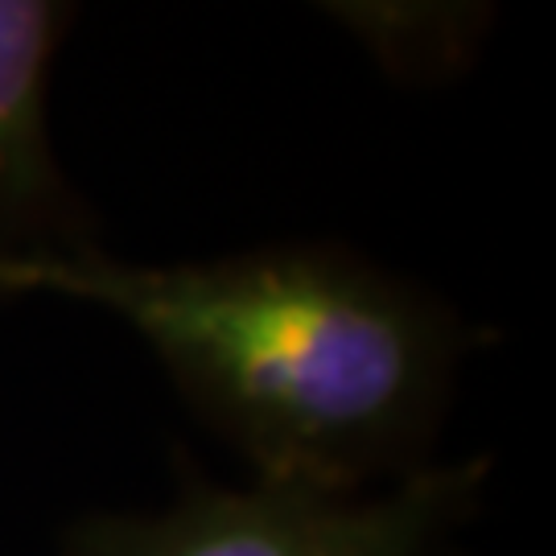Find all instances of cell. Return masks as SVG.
<instances>
[{"label":"cell","mask_w":556,"mask_h":556,"mask_svg":"<svg viewBox=\"0 0 556 556\" xmlns=\"http://www.w3.org/2000/svg\"><path fill=\"white\" fill-rule=\"evenodd\" d=\"M66 298L119 318L252 482L367 495L438 462L470 326L334 243H268L186 264L103 248L25 264L0 301Z\"/></svg>","instance_id":"1"},{"label":"cell","mask_w":556,"mask_h":556,"mask_svg":"<svg viewBox=\"0 0 556 556\" xmlns=\"http://www.w3.org/2000/svg\"><path fill=\"white\" fill-rule=\"evenodd\" d=\"M486 491V457L429 462L367 495L252 482L227 491L190 475L153 516H83L59 556H441Z\"/></svg>","instance_id":"2"},{"label":"cell","mask_w":556,"mask_h":556,"mask_svg":"<svg viewBox=\"0 0 556 556\" xmlns=\"http://www.w3.org/2000/svg\"><path fill=\"white\" fill-rule=\"evenodd\" d=\"M71 21V4L0 0V277L100 248L50 140V71Z\"/></svg>","instance_id":"3"}]
</instances>
